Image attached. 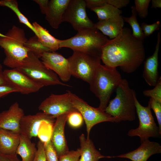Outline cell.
I'll return each mask as SVG.
<instances>
[{"instance_id":"1","label":"cell","mask_w":161,"mask_h":161,"mask_svg":"<svg viewBox=\"0 0 161 161\" xmlns=\"http://www.w3.org/2000/svg\"><path fill=\"white\" fill-rule=\"evenodd\" d=\"M143 41L134 37L130 29L123 27L114 38L103 46L101 60L109 67H120L123 72L132 73L144 61L145 53Z\"/></svg>"},{"instance_id":"13","label":"cell","mask_w":161,"mask_h":161,"mask_svg":"<svg viewBox=\"0 0 161 161\" xmlns=\"http://www.w3.org/2000/svg\"><path fill=\"white\" fill-rule=\"evenodd\" d=\"M55 119L42 112L33 115H24L20 122V134L30 139L36 137L38 136L41 123H45L52 124L55 123Z\"/></svg>"},{"instance_id":"32","label":"cell","mask_w":161,"mask_h":161,"mask_svg":"<svg viewBox=\"0 0 161 161\" xmlns=\"http://www.w3.org/2000/svg\"><path fill=\"white\" fill-rule=\"evenodd\" d=\"M47 161H58V157L49 139L44 142Z\"/></svg>"},{"instance_id":"21","label":"cell","mask_w":161,"mask_h":161,"mask_svg":"<svg viewBox=\"0 0 161 161\" xmlns=\"http://www.w3.org/2000/svg\"><path fill=\"white\" fill-rule=\"evenodd\" d=\"M21 134L12 131L0 129V154H16L19 145Z\"/></svg>"},{"instance_id":"40","label":"cell","mask_w":161,"mask_h":161,"mask_svg":"<svg viewBox=\"0 0 161 161\" xmlns=\"http://www.w3.org/2000/svg\"><path fill=\"white\" fill-rule=\"evenodd\" d=\"M0 161H21L16 154H0Z\"/></svg>"},{"instance_id":"41","label":"cell","mask_w":161,"mask_h":161,"mask_svg":"<svg viewBox=\"0 0 161 161\" xmlns=\"http://www.w3.org/2000/svg\"><path fill=\"white\" fill-rule=\"evenodd\" d=\"M39 6L41 13L45 14L47 11L49 0H34Z\"/></svg>"},{"instance_id":"25","label":"cell","mask_w":161,"mask_h":161,"mask_svg":"<svg viewBox=\"0 0 161 161\" xmlns=\"http://www.w3.org/2000/svg\"><path fill=\"white\" fill-rule=\"evenodd\" d=\"M0 6L7 7L11 10L16 15L19 22L26 25L34 33L35 35L38 36V34L32 24L19 10L17 0H1L0 1Z\"/></svg>"},{"instance_id":"45","label":"cell","mask_w":161,"mask_h":161,"mask_svg":"<svg viewBox=\"0 0 161 161\" xmlns=\"http://www.w3.org/2000/svg\"><path fill=\"white\" fill-rule=\"evenodd\" d=\"M125 161H127V160H126Z\"/></svg>"},{"instance_id":"29","label":"cell","mask_w":161,"mask_h":161,"mask_svg":"<svg viewBox=\"0 0 161 161\" xmlns=\"http://www.w3.org/2000/svg\"><path fill=\"white\" fill-rule=\"evenodd\" d=\"M150 0H135V8L139 16L145 18L148 16V9Z\"/></svg>"},{"instance_id":"36","label":"cell","mask_w":161,"mask_h":161,"mask_svg":"<svg viewBox=\"0 0 161 161\" xmlns=\"http://www.w3.org/2000/svg\"><path fill=\"white\" fill-rule=\"evenodd\" d=\"M37 152L33 161H47L44 149V142L39 140L37 144Z\"/></svg>"},{"instance_id":"26","label":"cell","mask_w":161,"mask_h":161,"mask_svg":"<svg viewBox=\"0 0 161 161\" xmlns=\"http://www.w3.org/2000/svg\"><path fill=\"white\" fill-rule=\"evenodd\" d=\"M97 14L99 21L112 18L120 15L122 10L108 4L101 7L91 10Z\"/></svg>"},{"instance_id":"34","label":"cell","mask_w":161,"mask_h":161,"mask_svg":"<svg viewBox=\"0 0 161 161\" xmlns=\"http://www.w3.org/2000/svg\"><path fill=\"white\" fill-rule=\"evenodd\" d=\"M80 148L69 151L58 158V161H79L80 156Z\"/></svg>"},{"instance_id":"18","label":"cell","mask_w":161,"mask_h":161,"mask_svg":"<svg viewBox=\"0 0 161 161\" xmlns=\"http://www.w3.org/2000/svg\"><path fill=\"white\" fill-rule=\"evenodd\" d=\"M161 37L160 32L157 35V40L153 54L148 57L144 63L143 75L146 83L150 86H155L158 79V52Z\"/></svg>"},{"instance_id":"19","label":"cell","mask_w":161,"mask_h":161,"mask_svg":"<svg viewBox=\"0 0 161 161\" xmlns=\"http://www.w3.org/2000/svg\"><path fill=\"white\" fill-rule=\"evenodd\" d=\"M70 0H50L45 14V18L51 27L54 29L58 28L63 22L64 14Z\"/></svg>"},{"instance_id":"15","label":"cell","mask_w":161,"mask_h":161,"mask_svg":"<svg viewBox=\"0 0 161 161\" xmlns=\"http://www.w3.org/2000/svg\"><path fill=\"white\" fill-rule=\"evenodd\" d=\"M69 113L61 115L56 118L49 138L58 158L69 151L64 134L65 125Z\"/></svg>"},{"instance_id":"28","label":"cell","mask_w":161,"mask_h":161,"mask_svg":"<svg viewBox=\"0 0 161 161\" xmlns=\"http://www.w3.org/2000/svg\"><path fill=\"white\" fill-rule=\"evenodd\" d=\"M25 46L35 56L40 58L43 54L47 52H51L48 48L43 45L39 41L37 36L35 35L28 39Z\"/></svg>"},{"instance_id":"6","label":"cell","mask_w":161,"mask_h":161,"mask_svg":"<svg viewBox=\"0 0 161 161\" xmlns=\"http://www.w3.org/2000/svg\"><path fill=\"white\" fill-rule=\"evenodd\" d=\"M16 69L44 86H70L62 82L55 73L46 67L39 58L30 51L21 65Z\"/></svg>"},{"instance_id":"30","label":"cell","mask_w":161,"mask_h":161,"mask_svg":"<svg viewBox=\"0 0 161 161\" xmlns=\"http://www.w3.org/2000/svg\"><path fill=\"white\" fill-rule=\"evenodd\" d=\"M155 87L152 89L145 90L143 92V95L149 97L161 103V78H159Z\"/></svg>"},{"instance_id":"14","label":"cell","mask_w":161,"mask_h":161,"mask_svg":"<svg viewBox=\"0 0 161 161\" xmlns=\"http://www.w3.org/2000/svg\"><path fill=\"white\" fill-rule=\"evenodd\" d=\"M40 59L45 66L55 73L62 81L69 80L71 75L67 58L58 53L51 51L44 53Z\"/></svg>"},{"instance_id":"20","label":"cell","mask_w":161,"mask_h":161,"mask_svg":"<svg viewBox=\"0 0 161 161\" xmlns=\"http://www.w3.org/2000/svg\"><path fill=\"white\" fill-rule=\"evenodd\" d=\"M124 25L123 16L119 15L108 19L99 21L95 24V27L110 39L115 38L121 31Z\"/></svg>"},{"instance_id":"22","label":"cell","mask_w":161,"mask_h":161,"mask_svg":"<svg viewBox=\"0 0 161 161\" xmlns=\"http://www.w3.org/2000/svg\"><path fill=\"white\" fill-rule=\"evenodd\" d=\"M80 142V156L79 161H98L103 158H111L102 154L96 148L92 141L85 137L82 134L79 137Z\"/></svg>"},{"instance_id":"3","label":"cell","mask_w":161,"mask_h":161,"mask_svg":"<svg viewBox=\"0 0 161 161\" xmlns=\"http://www.w3.org/2000/svg\"><path fill=\"white\" fill-rule=\"evenodd\" d=\"M122 78L116 68L100 64L89 83L91 92L100 100L98 107L105 111L112 93Z\"/></svg>"},{"instance_id":"5","label":"cell","mask_w":161,"mask_h":161,"mask_svg":"<svg viewBox=\"0 0 161 161\" xmlns=\"http://www.w3.org/2000/svg\"><path fill=\"white\" fill-rule=\"evenodd\" d=\"M108 40L96 28H84L70 38L60 40L59 47L101 57L102 48Z\"/></svg>"},{"instance_id":"16","label":"cell","mask_w":161,"mask_h":161,"mask_svg":"<svg viewBox=\"0 0 161 161\" xmlns=\"http://www.w3.org/2000/svg\"><path fill=\"white\" fill-rule=\"evenodd\" d=\"M24 115L18 103L15 102L7 110L0 112V129L20 134V122Z\"/></svg>"},{"instance_id":"4","label":"cell","mask_w":161,"mask_h":161,"mask_svg":"<svg viewBox=\"0 0 161 161\" xmlns=\"http://www.w3.org/2000/svg\"><path fill=\"white\" fill-rule=\"evenodd\" d=\"M5 35V37H0V47L5 56L3 64L11 69L18 68L30 51L25 46L28 40L25 32L23 29L13 25Z\"/></svg>"},{"instance_id":"10","label":"cell","mask_w":161,"mask_h":161,"mask_svg":"<svg viewBox=\"0 0 161 161\" xmlns=\"http://www.w3.org/2000/svg\"><path fill=\"white\" fill-rule=\"evenodd\" d=\"M84 0H70L63 16L62 22L70 24L78 31L84 28H95V24L89 18Z\"/></svg>"},{"instance_id":"42","label":"cell","mask_w":161,"mask_h":161,"mask_svg":"<svg viewBox=\"0 0 161 161\" xmlns=\"http://www.w3.org/2000/svg\"><path fill=\"white\" fill-rule=\"evenodd\" d=\"M8 85L5 79L4 70L1 64L0 63V86Z\"/></svg>"},{"instance_id":"27","label":"cell","mask_w":161,"mask_h":161,"mask_svg":"<svg viewBox=\"0 0 161 161\" xmlns=\"http://www.w3.org/2000/svg\"><path fill=\"white\" fill-rule=\"evenodd\" d=\"M132 14L129 17H123L124 21L127 22L131 26L132 30V35L136 38L143 42L145 38L139 24L137 21V12L134 6L131 7Z\"/></svg>"},{"instance_id":"33","label":"cell","mask_w":161,"mask_h":161,"mask_svg":"<svg viewBox=\"0 0 161 161\" xmlns=\"http://www.w3.org/2000/svg\"><path fill=\"white\" fill-rule=\"evenodd\" d=\"M161 26L160 22L158 21L150 24L143 22L142 23L140 27L145 38L149 36L154 31L159 30Z\"/></svg>"},{"instance_id":"43","label":"cell","mask_w":161,"mask_h":161,"mask_svg":"<svg viewBox=\"0 0 161 161\" xmlns=\"http://www.w3.org/2000/svg\"><path fill=\"white\" fill-rule=\"evenodd\" d=\"M151 8H161V0H152L151 1Z\"/></svg>"},{"instance_id":"7","label":"cell","mask_w":161,"mask_h":161,"mask_svg":"<svg viewBox=\"0 0 161 161\" xmlns=\"http://www.w3.org/2000/svg\"><path fill=\"white\" fill-rule=\"evenodd\" d=\"M67 59L71 75L89 84L101 60L100 56L77 51Z\"/></svg>"},{"instance_id":"11","label":"cell","mask_w":161,"mask_h":161,"mask_svg":"<svg viewBox=\"0 0 161 161\" xmlns=\"http://www.w3.org/2000/svg\"><path fill=\"white\" fill-rule=\"evenodd\" d=\"M38 109L55 118L61 115L78 111L72 102L69 91L62 94H51L41 103Z\"/></svg>"},{"instance_id":"23","label":"cell","mask_w":161,"mask_h":161,"mask_svg":"<svg viewBox=\"0 0 161 161\" xmlns=\"http://www.w3.org/2000/svg\"><path fill=\"white\" fill-rule=\"evenodd\" d=\"M35 144L27 137L21 134L16 154L21 158L22 161H33L37 152Z\"/></svg>"},{"instance_id":"9","label":"cell","mask_w":161,"mask_h":161,"mask_svg":"<svg viewBox=\"0 0 161 161\" xmlns=\"http://www.w3.org/2000/svg\"><path fill=\"white\" fill-rule=\"evenodd\" d=\"M72 102L75 108L82 115L86 124L87 136L89 139L92 127L99 123L104 122H114L115 119L98 107L89 105L83 100L70 91Z\"/></svg>"},{"instance_id":"39","label":"cell","mask_w":161,"mask_h":161,"mask_svg":"<svg viewBox=\"0 0 161 161\" xmlns=\"http://www.w3.org/2000/svg\"><path fill=\"white\" fill-rule=\"evenodd\" d=\"M16 92L18 91L16 89L9 85L0 86V98L12 93Z\"/></svg>"},{"instance_id":"24","label":"cell","mask_w":161,"mask_h":161,"mask_svg":"<svg viewBox=\"0 0 161 161\" xmlns=\"http://www.w3.org/2000/svg\"><path fill=\"white\" fill-rule=\"evenodd\" d=\"M32 25L38 34L37 37L39 41L51 51L55 52L60 48V40L52 36L46 29L36 22Z\"/></svg>"},{"instance_id":"17","label":"cell","mask_w":161,"mask_h":161,"mask_svg":"<svg viewBox=\"0 0 161 161\" xmlns=\"http://www.w3.org/2000/svg\"><path fill=\"white\" fill-rule=\"evenodd\" d=\"M140 145L131 151L111 158L118 157L129 159L132 161H147L152 155L161 153V146L157 142L149 139L140 143Z\"/></svg>"},{"instance_id":"31","label":"cell","mask_w":161,"mask_h":161,"mask_svg":"<svg viewBox=\"0 0 161 161\" xmlns=\"http://www.w3.org/2000/svg\"><path fill=\"white\" fill-rule=\"evenodd\" d=\"M83 121L82 115L78 111L69 113L67 120L69 125L74 128H78L81 126Z\"/></svg>"},{"instance_id":"44","label":"cell","mask_w":161,"mask_h":161,"mask_svg":"<svg viewBox=\"0 0 161 161\" xmlns=\"http://www.w3.org/2000/svg\"><path fill=\"white\" fill-rule=\"evenodd\" d=\"M0 37H5L6 35H4L1 33H0Z\"/></svg>"},{"instance_id":"37","label":"cell","mask_w":161,"mask_h":161,"mask_svg":"<svg viewBox=\"0 0 161 161\" xmlns=\"http://www.w3.org/2000/svg\"><path fill=\"white\" fill-rule=\"evenodd\" d=\"M86 7L90 9L97 8L107 4L106 0H85Z\"/></svg>"},{"instance_id":"12","label":"cell","mask_w":161,"mask_h":161,"mask_svg":"<svg viewBox=\"0 0 161 161\" xmlns=\"http://www.w3.org/2000/svg\"><path fill=\"white\" fill-rule=\"evenodd\" d=\"M4 74L8 84L22 94L36 92L44 86L16 68L4 69Z\"/></svg>"},{"instance_id":"2","label":"cell","mask_w":161,"mask_h":161,"mask_svg":"<svg viewBox=\"0 0 161 161\" xmlns=\"http://www.w3.org/2000/svg\"><path fill=\"white\" fill-rule=\"evenodd\" d=\"M116 90L115 97L109 102L105 112L114 118V122L133 121L136 113L135 91L130 88L125 79H122Z\"/></svg>"},{"instance_id":"38","label":"cell","mask_w":161,"mask_h":161,"mask_svg":"<svg viewBox=\"0 0 161 161\" xmlns=\"http://www.w3.org/2000/svg\"><path fill=\"white\" fill-rule=\"evenodd\" d=\"M107 4L119 9L126 6L130 3L129 0H106Z\"/></svg>"},{"instance_id":"35","label":"cell","mask_w":161,"mask_h":161,"mask_svg":"<svg viewBox=\"0 0 161 161\" xmlns=\"http://www.w3.org/2000/svg\"><path fill=\"white\" fill-rule=\"evenodd\" d=\"M148 103L155 114L160 131L161 132V103L150 98Z\"/></svg>"},{"instance_id":"8","label":"cell","mask_w":161,"mask_h":161,"mask_svg":"<svg viewBox=\"0 0 161 161\" xmlns=\"http://www.w3.org/2000/svg\"><path fill=\"white\" fill-rule=\"evenodd\" d=\"M134 100L139 124L137 128L130 130L128 132V135L139 137L140 143L150 137L160 138L161 132L155 121L149 104L148 103L146 106H143L138 100L136 95L134 96Z\"/></svg>"}]
</instances>
